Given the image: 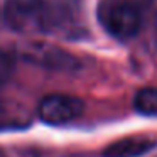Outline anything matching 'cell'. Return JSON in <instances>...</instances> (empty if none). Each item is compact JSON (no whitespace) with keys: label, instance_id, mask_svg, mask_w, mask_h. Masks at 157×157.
Instances as JSON below:
<instances>
[{"label":"cell","instance_id":"30bf717a","mask_svg":"<svg viewBox=\"0 0 157 157\" xmlns=\"http://www.w3.org/2000/svg\"><path fill=\"white\" fill-rule=\"evenodd\" d=\"M9 118H10V112L7 110V106L4 103L0 101V128H4L5 123L9 122Z\"/></svg>","mask_w":157,"mask_h":157},{"label":"cell","instance_id":"6da1fadb","mask_svg":"<svg viewBox=\"0 0 157 157\" xmlns=\"http://www.w3.org/2000/svg\"><path fill=\"white\" fill-rule=\"evenodd\" d=\"M96 19L106 34L118 41H128L142 27L144 10L139 0H98Z\"/></svg>","mask_w":157,"mask_h":157},{"label":"cell","instance_id":"8fae6325","mask_svg":"<svg viewBox=\"0 0 157 157\" xmlns=\"http://www.w3.org/2000/svg\"><path fill=\"white\" fill-rule=\"evenodd\" d=\"M0 157H7V155H5V154H2V152H0Z\"/></svg>","mask_w":157,"mask_h":157},{"label":"cell","instance_id":"7a4b0ae2","mask_svg":"<svg viewBox=\"0 0 157 157\" xmlns=\"http://www.w3.org/2000/svg\"><path fill=\"white\" fill-rule=\"evenodd\" d=\"M4 21L15 32L44 34L46 0H5Z\"/></svg>","mask_w":157,"mask_h":157},{"label":"cell","instance_id":"9c48e42d","mask_svg":"<svg viewBox=\"0 0 157 157\" xmlns=\"http://www.w3.org/2000/svg\"><path fill=\"white\" fill-rule=\"evenodd\" d=\"M147 10H149V14H150L154 34L157 36V0H147Z\"/></svg>","mask_w":157,"mask_h":157},{"label":"cell","instance_id":"8992f818","mask_svg":"<svg viewBox=\"0 0 157 157\" xmlns=\"http://www.w3.org/2000/svg\"><path fill=\"white\" fill-rule=\"evenodd\" d=\"M155 145L157 140L149 137H128L106 145L101 157H140L149 154Z\"/></svg>","mask_w":157,"mask_h":157},{"label":"cell","instance_id":"277c9868","mask_svg":"<svg viewBox=\"0 0 157 157\" xmlns=\"http://www.w3.org/2000/svg\"><path fill=\"white\" fill-rule=\"evenodd\" d=\"M81 0H46L44 34L75 36L81 31Z\"/></svg>","mask_w":157,"mask_h":157},{"label":"cell","instance_id":"3957f363","mask_svg":"<svg viewBox=\"0 0 157 157\" xmlns=\"http://www.w3.org/2000/svg\"><path fill=\"white\" fill-rule=\"evenodd\" d=\"M21 56L24 61L39 66L49 71H76L79 61L76 56L48 42H27L21 48Z\"/></svg>","mask_w":157,"mask_h":157},{"label":"cell","instance_id":"5b68a950","mask_svg":"<svg viewBox=\"0 0 157 157\" xmlns=\"http://www.w3.org/2000/svg\"><path fill=\"white\" fill-rule=\"evenodd\" d=\"M85 110V103L73 95L52 93L41 100L37 108V115L44 123L49 125H64L78 117H81Z\"/></svg>","mask_w":157,"mask_h":157},{"label":"cell","instance_id":"52a82bcc","mask_svg":"<svg viewBox=\"0 0 157 157\" xmlns=\"http://www.w3.org/2000/svg\"><path fill=\"white\" fill-rule=\"evenodd\" d=\"M133 106L142 115H157V88L147 86L135 93L133 96Z\"/></svg>","mask_w":157,"mask_h":157},{"label":"cell","instance_id":"ba28073f","mask_svg":"<svg viewBox=\"0 0 157 157\" xmlns=\"http://www.w3.org/2000/svg\"><path fill=\"white\" fill-rule=\"evenodd\" d=\"M15 71V58L12 52L0 49V85H4L10 79Z\"/></svg>","mask_w":157,"mask_h":157}]
</instances>
